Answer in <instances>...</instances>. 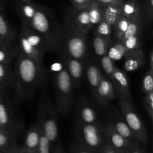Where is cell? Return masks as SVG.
I'll return each mask as SVG.
<instances>
[{"label": "cell", "mask_w": 153, "mask_h": 153, "mask_svg": "<svg viewBox=\"0 0 153 153\" xmlns=\"http://www.w3.org/2000/svg\"><path fill=\"white\" fill-rule=\"evenodd\" d=\"M20 32L25 36L31 45L39 50L44 53L54 50L53 46L47 39L31 27L22 24Z\"/></svg>", "instance_id": "14"}, {"label": "cell", "mask_w": 153, "mask_h": 153, "mask_svg": "<svg viewBox=\"0 0 153 153\" xmlns=\"http://www.w3.org/2000/svg\"><path fill=\"white\" fill-rule=\"evenodd\" d=\"M109 78L117 94H122L131 99L129 82L126 72L116 67Z\"/></svg>", "instance_id": "16"}, {"label": "cell", "mask_w": 153, "mask_h": 153, "mask_svg": "<svg viewBox=\"0 0 153 153\" xmlns=\"http://www.w3.org/2000/svg\"><path fill=\"white\" fill-rule=\"evenodd\" d=\"M13 103L17 106L30 98L45 83L47 71L43 62L33 60L19 49L15 57Z\"/></svg>", "instance_id": "1"}, {"label": "cell", "mask_w": 153, "mask_h": 153, "mask_svg": "<svg viewBox=\"0 0 153 153\" xmlns=\"http://www.w3.org/2000/svg\"><path fill=\"white\" fill-rule=\"evenodd\" d=\"M75 120L87 124H100L96 111L90 100L84 95H79L76 103Z\"/></svg>", "instance_id": "10"}, {"label": "cell", "mask_w": 153, "mask_h": 153, "mask_svg": "<svg viewBox=\"0 0 153 153\" xmlns=\"http://www.w3.org/2000/svg\"><path fill=\"white\" fill-rule=\"evenodd\" d=\"M101 127L106 140L118 149L120 153H143L145 151L140 143L133 142L118 133L106 118L101 122Z\"/></svg>", "instance_id": "8"}, {"label": "cell", "mask_w": 153, "mask_h": 153, "mask_svg": "<svg viewBox=\"0 0 153 153\" xmlns=\"http://www.w3.org/2000/svg\"><path fill=\"white\" fill-rule=\"evenodd\" d=\"M40 136V125L35 121L26 130L23 144L20 145L18 153H36Z\"/></svg>", "instance_id": "15"}, {"label": "cell", "mask_w": 153, "mask_h": 153, "mask_svg": "<svg viewBox=\"0 0 153 153\" xmlns=\"http://www.w3.org/2000/svg\"><path fill=\"white\" fill-rule=\"evenodd\" d=\"M3 42H4V41H3L0 38V44H2V43H3Z\"/></svg>", "instance_id": "44"}, {"label": "cell", "mask_w": 153, "mask_h": 153, "mask_svg": "<svg viewBox=\"0 0 153 153\" xmlns=\"http://www.w3.org/2000/svg\"><path fill=\"white\" fill-rule=\"evenodd\" d=\"M149 70L153 71V51L152 50H151L149 55Z\"/></svg>", "instance_id": "42"}, {"label": "cell", "mask_w": 153, "mask_h": 153, "mask_svg": "<svg viewBox=\"0 0 153 153\" xmlns=\"http://www.w3.org/2000/svg\"><path fill=\"white\" fill-rule=\"evenodd\" d=\"M98 153H120V151L106 140L99 148Z\"/></svg>", "instance_id": "38"}, {"label": "cell", "mask_w": 153, "mask_h": 153, "mask_svg": "<svg viewBox=\"0 0 153 153\" xmlns=\"http://www.w3.org/2000/svg\"><path fill=\"white\" fill-rule=\"evenodd\" d=\"M143 105L150 120L152 121L153 119V91L145 94Z\"/></svg>", "instance_id": "37"}, {"label": "cell", "mask_w": 153, "mask_h": 153, "mask_svg": "<svg viewBox=\"0 0 153 153\" xmlns=\"http://www.w3.org/2000/svg\"><path fill=\"white\" fill-rule=\"evenodd\" d=\"M122 14L129 20L141 15V6L139 0H123Z\"/></svg>", "instance_id": "24"}, {"label": "cell", "mask_w": 153, "mask_h": 153, "mask_svg": "<svg viewBox=\"0 0 153 153\" xmlns=\"http://www.w3.org/2000/svg\"><path fill=\"white\" fill-rule=\"evenodd\" d=\"M112 30V27L108 24L102 17L100 22L96 25L95 33L106 39H111V35Z\"/></svg>", "instance_id": "34"}, {"label": "cell", "mask_w": 153, "mask_h": 153, "mask_svg": "<svg viewBox=\"0 0 153 153\" xmlns=\"http://www.w3.org/2000/svg\"><path fill=\"white\" fill-rule=\"evenodd\" d=\"M100 106L106 108L110 102L116 97V92L111 80L102 74L100 82L93 93Z\"/></svg>", "instance_id": "11"}, {"label": "cell", "mask_w": 153, "mask_h": 153, "mask_svg": "<svg viewBox=\"0 0 153 153\" xmlns=\"http://www.w3.org/2000/svg\"><path fill=\"white\" fill-rule=\"evenodd\" d=\"M93 1L97 2L100 7H103L113 2L115 0H93Z\"/></svg>", "instance_id": "41"}, {"label": "cell", "mask_w": 153, "mask_h": 153, "mask_svg": "<svg viewBox=\"0 0 153 153\" xmlns=\"http://www.w3.org/2000/svg\"><path fill=\"white\" fill-rule=\"evenodd\" d=\"M112 44L111 39H106L94 33L93 39V45L94 53L101 57L107 54L109 47Z\"/></svg>", "instance_id": "26"}, {"label": "cell", "mask_w": 153, "mask_h": 153, "mask_svg": "<svg viewBox=\"0 0 153 153\" xmlns=\"http://www.w3.org/2000/svg\"><path fill=\"white\" fill-rule=\"evenodd\" d=\"M142 90L145 94L153 91V71L148 69L143 77Z\"/></svg>", "instance_id": "36"}, {"label": "cell", "mask_w": 153, "mask_h": 153, "mask_svg": "<svg viewBox=\"0 0 153 153\" xmlns=\"http://www.w3.org/2000/svg\"><path fill=\"white\" fill-rule=\"evenodd\" d=\"M17 138L14 135L0 129V149L3 153H18L20 145Z\"/></svg>", "instance_id": "20"}, {"label": "cell", "mask_w": 153, "mask_h": 153, "mask_svg": "<svg viewBox=\"0 0 153 153\" xmlns=\"http://www.w3.org/2000/svg\"><path fill=\"white\" fill-rule=\"evenodd\" d=\"M60 54L62 65L66 69L74 88H78L83 77L84 66L82 62L65 53Z\"/></svg>", "instance_id": "12"}, {"label": "cell", "mask_w": 153, "mask_h": 153, "mask_svg": "<svg viewBox=\"0 0 153 153\" xmlns=\"http://www.w3.org/2000/svg\"><path fill=\"white\" fill-rule=\"evenodd\" d=\"M126 53L127 50L121 41H117L109 47L106 54L115 62L124 57Z\"/></svg>", "instance_id": "30"}, {"label": "cell", "mask_w": 153, "mask_h": 153, "mask_svg": "<svg viewBox=\"0 0 153 153\" xmlns=\"http://www.w3.org/2000/svg\"><path fill=\"white\" fill-rule=\"evenodd\" d=\"M142 19L141 15L130 19L126 31L120 41L130 36L140 34L142 28Z\"/></svg>", "instance_id": "29"}, {"label": "cell", "mask_w": 153, "mask_h": 153, "mask_svg": "<svg viewBox=\"0 0 153 153\" xmlns=\"http://www.w3.org/2000/svg\"><path fill=\"white\" fill-rule=\"evenodd\" d=\"M65 22L75 29L87 35L90 30L91 25L87 12V8L76 10L69 12L65 18Z\"/></svg>", "instance_id": "13"}, {"label": "cell", "mask_w": 153, "mask_h": 153, "mask_svg": "<svg viewBox=\"0 0 153 153\" xmlns=\"http://www.w3.org/2000/svg\"><path fill=\"white\" fill-rule=\"evenodd\" d=\"M73 131L77 139L91 148L94 149L96 153L102 143L106 141L100 124L84 123L75 120Z\"/></svg>", "instance_id": "7"}, {"label": "cell", "mask_w": 153, "mask_h": 153, "mask_svg": "<svg viewBox=\"0 0 153 153\" xmlns=\"http://www.w3.org/2000/svg\"><path fill=\"white\" fill-rule=\"evenodd\" d=\"M86 37L87 35L65 22L62 27L61 51L59 54L65 53L83 62L86 56Z\"/></svg>", "instance_id": "4"}, {"label": "cell", "mask_w": 153, "mask_h": 153, "mask_svg": "<svg viewBox=\"0 0 153 153\" xmlns=\"http://www.w3.org/2000/svg\"><path fill=\"white\" fill-rule=\"evenodd\" d=\"M86 76L92 93H93L100 82L102 73L99 67L92 62H88L87 63Z\"/></svg>", "instance_id": "23"}, {"label": "cell", "mask_w": 153, "mask_h": 153, "mask_svg": "<svg viewBox=\"0 0 153 153\" xmlns=\"http://www.w3.org/2000/svg\"><path fill=\"white\" fill-rule=\"evenodd\" d=\"M69 151L73 153H96L94 149L77 139H75L71 143Z\"/></svg>", "instance_id": "33"}, {"label": "cell", "mask_w": 153, "mask_h": 153, "mask_svg": "<svg viewBox=\"0 0 153 153\" xmlns=\"http://www.w3.org/2000/svg\"><path fill=\"white\" fill-rule=\"evenodd\" d=\"M121 115L140 143L146 145L148 135L145 123L134 109L131 99L122 94H117Z\"/></svg>", "instance_id": "6"}, {"label": "cell", "mask_w": 153, "mask_h": 153, "mask_svg": "<svg viewBox=\"0 0 153 153\" xmlns=\"http://www.w3.org/2000/svg\"><path fill=\"white\" fill-rule=\"evenodd\" d=\"M144 10L148 20L152 22L153 18V0H144Z\"/></svg>", "instance_id": "39"}, {"label": "cell", "mask_w": 153, "mask_h": 153, "mask_svg": "<svg viewBox=\"0 0 153 153\" xmlns=\"http://www.w3.org/2000/svg\"><path fill=\"white\" fill-rule=\"evenodd\" d=\"M2 89H4V88H2L0 86V93H1V90H2Z\"/></svg>", "instance_id": "45"}, {"label": "cell", "mask_w": 153, "mask_h": 153, "mask_svg": "<svg viewBox=\"0 0 153 153\" xmlns=\"http://www.w3.org/2000/svg\"><path fill=\"white\" fill-rule=\"evenodd\" d=\"M0 153H3V152H2V151L1 149H0Z\"/></svg>", "instance_id": "46"}, {"label": "cell", "mask_w": 153, "mask_h": 153, "mask_svg": "<svg viewBox=\"0 0 153 153\" xmlns=\"http://www.w3.org/2000/svg\"><path fill=\"white\" fill-rule=\"evenodd\" d=\"M87 12L91 27L96 26L103 17L102 8L100 5L94 1H92L87 7Z\"/></svg>", "instance_id": "27"}, {"label": "cell", "mask_w": 153, "mask_h": 153, "mask_svg": "<svg viewBox=\"0 0 153 153\" xmlns=\"http://www.w3.org/2000/svg\"><path fill=\"white\" fill-rule=\"evenodd\" d=\"M2 7L3 5H0V38L4 42H14L16 35L7 21Z\"/></svg>", "instance_id": "21"}, {"label": "cell", "mask_w": 153, "mask_h": 153, "mask_svg": "<svg viewBox=\"0 0 153 153\" xmlns=\"http://www.w3.org/2000/svg\"><path fill=\"white\" fill-rule=\"evenodd\" d=\"M100 64L104 72L110 78L116 68L115 61L111 59L107 54H105L101 56Z\"/></svg>", "instance_id": "35"}, {"label": "cell", "mask_w": 153, "mask_h": 153, "mask_svg": "<svg viewBox=\"0 0 153 153\" xmlns=\"http://www.w3.org/2000/svg\"><path fill=\"white\" fill-rule=\"evenodd\" d=\"M124 69L126 72H133L140 68L146 62L145 55L142 48L127 51L124 56Z\"/></svg>", "instance_id": "17"}, {"label": "cell", "mask_w": 153, "mask_h": 153, "mask_svg": "<svg viewBox=\"0 0 153 153\" xmlns=\"http://www.w3.org/2000/svg\"><path fill=\"white\" fill-rule=\"evenodd\" d=\"M129 19L123 14H121L117 20L112 26V29H114V38L116 41H120L122 39L126 31Z\"/></svg>", "instance_id": "28"}, {"label": "cell", "mask_w": 153, "mask_h": 153, "mask_svg": "<svg viewBox=\"0 0 153 153\" xmlns=\"http://www.w3.org/2000/svg\"><path fill=\"white\" fill-rule=\"evenodd\" d=\"M36 153H53V144L40 126V136Z\"/></svg>", "instance_id": "31"}, {"label": "cell", "mask_w": 153, "mask_h": 153, "mask_svg": "<svg viewBox=\"0 0 153 153\" xmlns=\"http://www.w3.org/2000/svg\"><path fill=\"white\" fill-rule=\"evenodd\" d=\"M54 88L56 108L59 117L63 118L68 114L74 105V87L68 73L63 65L62 68L54 73Z\"/></svg>", "instance_id": "3"}, {"label": "cell", "mask_w": 153, "mask_h": 153, "mask_svg": "<svg viewBox=\"0 0 153 153\" xmlns=\"http://www.w3.org/2000/svg\"><path fill=\"white\" fill-rule=\"evenodd\" d=\"M72 4L76 10L86 8L93 0H71Z\"/></svg>", "instance_id": "40"}, {"label": "cell", "mask_w": 153, "mask_h": 153, "mask_svg": "<svg viewBox=\"0 0 153 153\" xmlns=\"http://www.w3.org/2000/svg\"><path fill=\"white\" fill-rule=\"evenodd\" d=\"M105 109V118L109 121L118 133L133 142L140 143L124 120L120 109L109 105Z\"/></svg>", "instance_id": "9"}, {"label": "cell", "mask_w": 153, "mask_h": 153, "mask_svg": "<svg viewBox=\"0 0 153 153\" xmlns=\"http://www.w3.org/2000/svg\"><path fill=\"white\" fill-rule=\"evenodd\" d=\"M2 89L0 93V129L19 137L25 130V124L18 117L14 104Z\"/></svg>", "instance_id": "5"}, {"label": "cell", "mask_w": 153, "mask_h": 153, "mask_svg": "<svg viewBox=\"0 0 153 153\" xmlns=\"http://www.w3.org/2000/svg\"><path fill=\"white\" fill-rule=\"evenodd\" d=\"M118 41H121L123 44L127 52L141 48L140 34L132 35L124 39Z\"/></svg>", "instance_id": "32"}, {"label": "cell", "mask_w": 153, "mask_h": 153, "mask_svg": "<svg viewBox=\"0 0 153 153\" xmlns=\"http://www.w3.org/2000/svg\"><path fill=\"white\" fill-rule=\"evenodd\" d=\"M18 47L20 51L27 57L33 60L43 62L45 53L39 50L31 45L20 32L19 35Z\"/></svg>", "instance_id": "18"}, {"label": "cell", "mask_w": 153, "mask_h": 153, "mask_svg": "<svg viewBox=\"0 0 153 153\" xmlns=\"http://www.w3.org/2000/svg\"><path fill=\"white\" fill-rule=\"evenodd\" d=\"M123 0H115L113 2L101 7L102 8L103 18L112 27L122 14L121 5Z\"/></svg>", "instance_id": "19"}, {"label": "cell", "mask_w": 153, "mask_h": 153, "mask_svg": "<svg viewBox=\"0 0 153 153\" xmlns=\"http://www.w3.org/2000/svg\"><path fill=\"white\" fill-rule=\"evenodd\" d=\"M59 114L55 106L45 93L41 94L37 111V120L41 127L53 144V153L65 152L60 142L59 131Z\"/></svg>", "instance_id": "2"}, {"label": "cell", "mask_w": 153, "mask_h": 153, "mask_svg": "<svg viewBox=\"0 0 153 153\" xmlns=\"http://www.w3.org/2000/svg\"><path fill=\"white\" fill-rule=\"evenodd\" d=\"M5 0H0V5H3V4H4Z\"/></svg>", "instance_id": "43"}, {"label": "cell", "mask_w": 153, "mask_h": 153, "mask_svg": "<svg viewBox=\"0 0 153 153\" xmlns=\"http://www.w3.org/2000/svg\"><path fill=\"white\" fill-rule=\"evenodd\" d=\"M19 50L16 42H3L0 44V63H11Z\"/></svg>", "instance_id": "22"}, {"label": "cell", "mask_w": 153, "mask_h": 153, "mask_svg": "<svg viewBox=\"0 0 153 153\" xmlns=\"http://www.w3.org/2000/svg\"><path fill=\"white\" fill-rule=\"evenodd\" d=\"M14 77L10 63H0V86L4 89L14 87Z\"/></svg>", "instance_id": "25"}]
</instances>
